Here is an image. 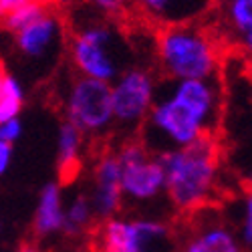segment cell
Listing matches in <instances>:
<instances>
[{"label": "cell", "mask_w": 252, "mask_h": 252, "mask_svg": "<svg viewBox=\"0 0 252 252\" xmlns=\"http://www.w3.org/2000/svg\"><path fill=\"white\" fill-rule=\"evenodd\" d=\"M154 123L161 133H165L180 148L204 133H214V129H210L204 117L178 95L154 109Z\"/></svg>", "instance_id": "8992f818"}, {"label": "cell", "mask_w": 252, "mask_h": 252, "mask_svg": "<svg viewBox=\"0 0 252 252\" xmlns=\"http://www.w3.org/2000/svg\"><path fill=\"white\" fill-rule=\"evenodd\" d=\"M97 184H95V194H93V204L91 210L97 214V218L107 220L111 218L119 206H121V170H119V161L117 158H103L97 165L95 172Z\"/></svg>", "instance_id": "9c48e42d"}, {"label": "cell", "mask_w": 252, "mask_h": 252, "mask_svg": "<svg viewBox=\"0 0 252 252\" xmlns=\"http://www.w3.org/2000/svg\"><path fill=\"white\" fill-rule=\"evenodd\" d=\"M69 115L73 127L81 131H97L105 127L113 117L111 87L105 81L91 77L79 81L69 101Z\"/></svg>", "instance_id": "5b68a950"}, {"label": "cell", "mask_w": 252, "mask_h": 252, "mask_svg": "<svg viewBox=\"0 0 252 252\" xmlns=\"http://www.w3.org/2000/svg\"><path fill=\"white\" fill-rule=\"evenodd\" d=\"M242 242L244 246L252 244V200L250 196H246V204H244V222H242Z\"/></svg>", "instance_id": "d6986e66"}, {"label": "cell", "mask_w": 252, "mask_h": 252, "mask_svg": "<svg viewBox=\"0 0 252 252\" xmlns=\"http://www.w3.org/2000/svg\"><path fill=\"white\" fill-rule=\"evenodd\" d=\"M152 99V81L145 73L133 71L125 75L123 81L111 91V109L113 115L125 123L137 121L143 117Z\"/></svg>", "instance_id": "52a82bcc"}, {"label": "cell", "mask_w": 252, "mask_h": 252, "mask_svg": "<svg viewBox=\"0 0 252 252\" xmlns=\"http://www.w3.org/2000/svg\"><path fill=\"white\" fill-rule=\"evenodd\" d=\"M36 4H40V6H53V4H57V2H61V0H34Z\"/></svg>", "instance_id": "d4e9b609"}, {"label": "cell", "mask_w": 252, "mask_h": 252, "mask_svg": "<svg viewBox=\"0 0 252 252\" xmlns=\"http://www.w3.org/2000/svg\"><path fill=\"white\" fill-rule=\"evenodd\" d=\"M8 159H10V143L0 141V174L6 170Z\"/></svg>", "instance_id": "603a6c76"}, {"label": "cell", "mask_w": 252, "mask_h": 252, "mask_svg": "<svg viewBox=\"0 0 252 252\" xmlns=\"http://www.w3.org/2000/svg\"><path fill=\"white\" fill-rule=\"evenodd\" d=\"M40 16H43V6L36 4V2H29L25 6L16 8L14 12H10L6 16V25L14 31H23L25 27H29L31 23H34V20Z\"/></svg>", "instance_id": "9a60e30c"}, {"label": "cell", "mask_w": 252, "mask_h": 252, "mask_svg": "<svg viewBox=\"0 0 252 252\" xmlns=\"http://www.w3.org/2000/svg\"><path fill=\"white\" fill-rule=\"evenodd\" d=\"M77 145H79V129L73 125H65L61 133V163L79 161L77 159Z\"/></svg>", "instance_id": "2e32d148"}, {"label": "cell", "mask_w": 252, "mask_h": 252, "mask_svg": "<svg viewBox=\"0 0 252 252\" xmlns=\"http://www.w3.org/2000/svg\"><path fill=\"white\" fill-rule=\"evenodd\" d=\"M0 16H4V14H2V12H0Z\"/></svg>", "instance_id": "484cf974"}, {"label": "cell", "mask_w": 252, "mask_h": 252, "mask_svg": "<svg viewBox=\"0 0 252 252\" xmlns=\"http://www.w3.org/2000/svg\"><path fill=\"white\" fill-rule=\"evenodd\" d=\"M18 252H40V248L36 244H32V242H25V244H20Z\"/></svg>", "instance_id": "cb8c5ba5"}, {"label": "cell", "mask_w": 252, "mask_h": 252, "mask_svg": "<svg viewBox=\"0 0 252 252\" xmlns=\"http://www.w3.org/2000/svg\"><path fill=\"white\" fill-rule=\"evenodd\" d=\"M29 2H32V0H0V12H2V14H10L16 8L25 6Z\"/></svg>", "instance_id": "44dd1931"}, {"label": "cell", "mask_w": 252, "mask_h": 252, "mask_svg": "<svg viewBox=\"0 0 252 252\" xmlns=\"http://www.w3.org/2000/svg\"><path fill=\"white\" fill-rule=\"evenodd\" d=\"M109 43V34L97 29V31H89L83 32L77 40H75V61L81 67L83 73H87V77L91 79H99V81H107L113 77L115 67L111 59L105 53V47Z\"/></svg>", "instance_id": "ba28073f"}, {"label": "cell", "mask_w": 252, "mask_h": 252, "mask_svg": "<svg viewBox=\"0 0 252 252\" xmlns=\"http://www.w3.org/2000/svg\"><path fill=\"white\" fill-rule=\"evenodd\" d=\"M18 131H20V125L16 119H8L4 123H0V141L10 143L12 139H16Z\"/></svg>", "instance_id": "ffe728a7"}, {"label": "cell", "mask_w": 252, "mask_h": 252, "mask_svg": "<svg viewBox=\"0 0 252 252\" xmlns=\"http://www.w3.org/2000/svg\"><path fill=\"white\" fill-rule=\"evenodd\" d=\"M91 214H93L91 204L85 198H77L71 204V208L67 210L65 220H63V230H65L69 236L81 234V230L91 222Z\"/></svg>", "instance_id": "5bb4252c"}, {"label": "cell", "mask_w": 252, "mask_h": 252, "mask_svg": "<svg viewBox=\"0 0 252 252\" xmlns=\"http://www.w3.org/2000/svg\"><path fill=\"white\" fill-rule=\"evenodd\" d=\"M167 242V226L154 220L107 218L97 232L99 252H161Z\"/></svg>", "instance_id": "3957f363"}, {"label": "cell", "mask_w": 252, "mask_h": 252, "mask_svg": "<svg viewBox=\"0 0 252 252\" xmlns=\"http://www.w3.org/2000/svg\"><path fill=\"white\" fill-rule=\"evenodd\" d=\"M93 2L99 4L101 8H105L107 12H113V14L123 12V0H93Z\"/></svg>", "instance_id": "7402d4cb"}, {"label": "cell", "mask_w": 252, "mask_h": 252, "mask_svg": "<svg viewBox=\"0 0 252 252\" xmlns=\"http://www.w3.org/2000/svg\"><path fill=\"white\" fill-rule=\"evenodd\" d=\"M163 167L167 194L180 212H194L210 202L220 163V143L214 133H204L198 139L182 145L176 152L159 158Z\"/></svg>", "instance_id": "6da1fadb"}, {"label": "cell", "mask_w": 252, "mask_h": 252, "mask_svg": "<svg viewBox=\"0 0 252 252\" xmlns=\"http://www.w3.org/2000/svg\"><path fill=\"white\" fill-rule=\"evenodd\" d=\"M252 0H236L234 2V20L238 29L246 36V45L250 47V36H252Z\"/></svg>", "instance_id": "e0dca14e"}, {"label": "cell", "mask_w": 252, "mask_h": 252, "mask_svg": "<svg viewBox=\"0 0 252 252\" xmlns=\"http://www.w3.org/2000/svg\"><path fill=\"white\" fill-rule=\"evenodd\" d=\"M182 252H242V246L226 226L212 224L198 230Z\"/></svg>", "instance_id": "8fae6325"}, {"label": "cell", "mask_w": 252, "mask_h": 252, "mask_svg": "<svg viewBox=\"0 0 252 252\" xmlns=\"http://www.w3.org/2000/svg\"><path fill=\"white\" fill-rule=\"evenodd\" d=\"M121 170V196L137 202L156 198L165 186V176L159 159L148 156L143 143H127L117 158Z\"/></svg>", "instance_id": "277c9868"}, {"label": "cell", "mask_w": 252, "mask_h": 252, "mask_svg": "<svg viewBox=\"0 0 252 252\" xmlns=\"http://www.w3.org/2000/svg\"><path fill=\"white\" fill-rule=\"evenodd\" d=\"M212 0H139L143 14L161 27L192 23V18L204 14Z\"/></svg>", "instance_id": "30bf717a"}, {"label": "cell", "mask_w": 252, "mask_h": 252, "mask_svg": "<svg viewBox=\"0 0 252 252\" xmlns=\"http://www.w3.org/2000/svg\"><path fill=\"white\" fill-rule=\"evenodd\" d=\"M163 69L180 79H206L218 65V45L192 23L161 27L158 34Z\"/></svg>", "instance_id": "7a4b0ae2"}, {"label": "cell", "mask_w": 252, "mask_h": 252, "mask_svg": "<svg viewBox=\"0 0 252 252\" xmlns=\"http://www.w3.org/2000/svg\"><path fill=\"white\" fill-rule=\"evenodd\" d=\"M20 107V97H8L0 95V123H4L8 119H14Z\"/></svg>", "instance_id": "ac0fdd59"}, {"label": "cell", "mask_w": 252, "mask_h": 252, "mask_svg": "<svg viewBox=\"0 0 252 252\" xmlns=\"http://www.w3.org/2000/svg\"><path fill=\"white\" fill-rule=\"evenodd\" d=\"M53 20L47 18L45 14L36 18L34 23H31L29 27H25L23 31H20V47H23L27 53H40L43 51V47L49 43V38L53 34Z\"/></svg>", "instance_id": "4fadbf2b"}, {"label": "cell", "mask_w": 252, "mask_h": 252, "mask_svg": "<svg viewBox=\"0 0 252 252\" xmlns=\"http://www.w3.org/2000/svg\"><path fill=\"white\" fill-rule=\"evenodd\" d=\"M63 220H65V214H63L59 188L55 184H49L38 202V210L34 216V234L45 238L59 232L63 230Z\"/></svg>", "instance_id": "7c38bea8"}]
</instances>
